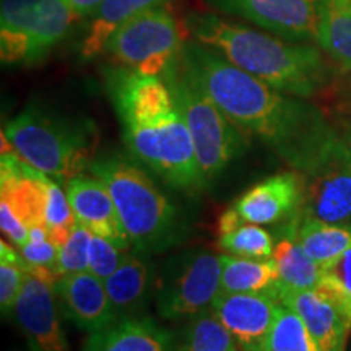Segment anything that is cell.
I'll list each match as a JSON object with an SVG mask.
<instances>
[{"instance_id": "8992f818", "label": "cell", "mask_w": 351, "mask_h": 351, "mask_svg": "<svg viewBox=\"0 0 351 351\" xmlns=\"http://www.w3.org/2000/svg\"><path fill=\"white\" fill-rule=\"evenodd\" d=\"M181 109L194 140L197 161L210 182L247 150L249 135L226 116L205 88L197 82L179 54L160 75Z\"/></svg>"}, {"instance_id": "4316f807", "label": "cell", "mask_w": 351, "mask_h": 351, "mask_svg": "<svg viewBox=\"0 0 351 351\" xmlns=\"http://www.w3.org/2000/svg\"><path fill=\"white\" fill-rule=\"evenodd\" d=\"M218 247L225 254L245 258H271L275 239L263 226L241 221L231 231L221 232Z\"/></svg>"}, {"instance_id": "7c38bea8", "label": "cell", "mask_w": 351, "mask_h": 351, "mask_svg": "<svg viewBox=\"0 0 351 351\" xmlns=\"http://www.w3.org/2000/svg\"><path fill=\"white\" fill-rule=\"evenodd\" d=\"M56 282L54 270L28 267L23 288L13 307L16 324L33 351H69L59 319Z\"/></svg>"}, {"instance_id": "8fae6325", "label": "cell", "mask_w": 351, "mask_h": 351, "mask_svg": "<svg viewBox=\"0 0 351 351\" xmlns=\"http://www.w3.org/2000/svg\"><path fill=\"white\" fill-rule=\"evenodd\" d=\"M223 15L243 19L295 43L317 44L326 0H205Z\"/></svg>"}, {"instance_id": "83f0119b", "label": "cell", "mask_w": 351, "mask_h": 351, "mask_svg": "<svg viewBox=\"0 0 351 351\" xmlns=\"http://www.w3.org/2000/svg\"><path fill=\"white\" fill-rule=\"evenodd\" d=\"M28 265L21 257L20 251H15L5 241L0 243V307L2 313H10L19 300L23 288Z\"/></svg>"}, {"instance_id": "ffe728a7", "label": "cell", "mask_w": 351, "mask_h": 351, "mask_svg": "<svg viewBox=\"0 0 351 351\" xmlns=\"http://www.w3.org/2000/svg\"><path fill=\"white\" fill-rule=\"evenodd\" d=\"M150 267L143 254L127 252L117 270L104 280L106 291L119 317L138 315L150 291Z\"/></svg>"}, {"instance_id": "d6986e66", "label": "cell", "mask_w": 351, "mask_h": 351, "mask_svg": "<svg viewBox=\"0 0 351 351\" xmlns=\"http://www.w3.org/2000/svg\"><path fill=\"white\" fill-rule=\"evenodd\" d=\"M173 0H103L90 19L78 41V54L83 60L101 56L106 43L125 21L148 8L168 5Z\"/></svg>"}, {"instance_id": "836d02e7", "label": "cell", "mask_w": 351, "mask_h": 351, "mask_svg": "<svg viewBox=\"0 0 351 351\" xmlns=\"http://www.w3.org/2000/svg\"><path fill=\"white\" fill-rule=\"evenodd\" d=\"M231 351H241V350H239V348H238V346H234V348H232V350H231Z\"/></svg>"}, {"instance_id": "484cf974", "label": "cell", "mask_w": 351, "mask_h": 351, "mask_svg": "<svg viewBox=\"0 0 351 351\" xmlns=\"http://www.w3.org/2000/svg\"><path fill=\"white\" fill-rule=\"evenodd\" d=\"M265 351H322L295 311L280 302Z\"/></svg>"}, {"instance_id": "5bb4252c", "label": "cell", "mask_w": 351, "mask_h": 351, "mask_svg": "<svg viewBox=\"0 0 351 351\" xmlns=\"http://www.w3.org/2000/svg\"><path fill=\"white\" fill-rule=\"evenodd\" d=\"M304 184L298 171L278 173L257 182L231 205L245 223L278 226L291 221L301 212Z\"/></svg>"}, {"instance_id": "9a60e30c", "label": "cell", "mask_w": 351, "mask_h": 351, "mask_svg": "<svg viewBox=\"0 0 351 351\" xmlns=\"http://www.w3.org/2000/svg\"><path fill=\"white\" fill-rule=\"evenodd\" d=\"M274 291L282 304L300 315L320 350L345 351L351 324L322 288L288 289L275 285Z\"/></svg>"}, {"instance_id": "9c48e42d", "label": "cell", "mask_w": 351, "mask_h": 351, "mask_svg": "<svg viewBox=\"0 0 351 351\" xmlns=\"http://www.w3.org/2000/svg\"><path fill=\"white\" fill-rule=\"evenodd\" d=\"M300 174L304 200L298 217L351 225V125L340 124L335 137Z\"/></svg>"}, {"instance_id": "4dcf8cb0", "label": "cell", "mask_w": 351, "mask_h": 351, "mask_svg": "<svg viewBox=\"0 0 351 351\" xmlns=\"http://www.w3.org/2000/svg\"><path fill=\"white\" fill-rule=\"evenodd\" d=\"M127 252H129V249L121 247V245H117L106 238L91 234L88 271L104 282L117 270V267L124 261Z\"/></svg>"}, {"instance_id": "44dd1931", "label": "cell", "mask_w": 351, "mask_h": 351, "mask_svg": "<svg viewBox=\"0 0 351 351\" xmlns=\"http://www.w3.org/2000/svg\"><path fill=\"white\" fill-rule=\"evenodd\" d=\"M271 258L278 270V287L314 289L322 285V267L307 256L298 243L293 219L280 228V239L275 243Z\"/></svg>"}, {"instance_id": "52a82bcc", "label": "cell", "mask_w": 351, "mask_h": 351, "mask_svg": "<svg viewBox=\"0 0 351 351\" xmlns=\"http://www.w3.org/2000/svg\"><path fill=\"white\" fill-rule=\"evenodd\" d=\"M78 16L65 0H2L0 57L13 65H33L56 49Z\"/></svg>"}, {"instance_id": "7402d4cb", "label": "cell", "mask_w": 351, "mask_h": 351, "mask_svg": "<svg viewBox=\"0 0 351 351\" xmlns=\"http://www.w3.org/2000/svg\"><path fill=\"white\" fill-rule=\"evenodd\" d=\"M298 243L320 267L327 265L351 249V225L293 218Z\"/></svg>"}, {"instance_id": "f1b7e54d", "label": "cell", "mask_w": 351, "mask_h": 351, "mask_svg": "<svg viewBox=\"0 0 351 351\" xmlns=\"http://www.w3.org/2000/svg\"><path fill=\"white\" fill-rule=\"evenodd\" d=\"M320 288L337 302L351 324V249L322 267Z\"/></svg>"}, {"instance_id": "30bf717a", "label": "cell", "mask_w": 351, "mask_h": 351, "mask_svg": "<svg viewBox=\"0 0 351 351\" xmlns=\"http://www.w3.org/2000/svg\"><path fill=\"white\" fill-rule=\"evenodd\" d=\"M221 293V254L199 247L169 258L156 291L158 314L191 319L212 307Z\"/></svg>"}, {"instance_id": "4fadbf2b", "label": "cell", "mask_w": 351, "mask_h": 351, "mask_svg": "<svg viewBox=\"0 0 351 351\" xmlns=\"http://www.w3.org/2000/svg\"><path fill=\"white\" fill-rule=\"evenodd\" d=\"M278 306L271 288L262 293H219L210 309L241 351H265Z\"/></svg>"}, {"instance_id": "603a6c76", "label": "cell", "mask_w": 351, "mask_h": 351, "mask_svg": "<svg viewBox=\"0 0 351 351\" xmlns=\"http://www.w3.org/2000/svg\"><path fill=\"white\" fill-rule=\"evenodd\" d=\"M278 282L274 258H245L221 254V293H262Z\"/></svg>"}, {"instance_id": "277c9868", "label": "cell", "mask_w": 351, "mask_h": 351, "mask_svg": "<svg viewBox=\"0 0 351 351\" xmlns=\"http://www.w3.org/2000/svg\"><path fill=\"white\" fill-rule=\"evenodd\" d=\"M90 173L104 182L122 226L140 254L160 252L178 243V212L147 173L119 153L96 156Z\"/></svg>"}, {"instance_id": "3957f363", "label": "cell", "mask_w": 351, "mask_h": 351, "mask_svg": "<svg viewBox=\"0 0 351 351\" xmlns=\"http://www.w3.org/2000/svg\"><path fill=\"white\" fill-rule=\"evenodd\" d=\"M184 26L234 67L283 93L314 98L333 80L326 52L314 43H295L226 20L218 13L192 12Z\"/></svg>"}, {"instance_id": "cb8c5ba5", "label": "cell", "mask_w": 351, "mask_h": 351, "mask_svg": "<svg viewBox=\"0 0 351 351\" xmlns=\"http://www.w3.org/2000/svg\"><path fill=\"white\" fill-rule=\"evenodd\" d=\"M317 46L332 62L351 70V0H326Z\"/></svg>"}, {"instance_id": "5b68a950", "label": "cell", "mask_w": 351, "mask_h": 351, "mask_svg": "<svg viewBox=\"0 0 351 351\" xmlns=\"http://www.w3.org/2000/svg\"><path fill=\"white\" fill-rule=\"evenodd\" d=\"M5 137L34 169L67 184L91 168L95 160V130L86 122L67 117L29 103L3 127Z\"/></svg>"}, {"instance_id": "f546056e", "label": "cell", "mask_w": 351, "mask_h": 351, "mask_svg": "<svg viewBox=\"0 0 351 351\" xmlns=\"http://www.w3.org/2000/svg\"><path fill=\"white\" fill-rule=\"evenodd\" d=\"M91 232L85 226L77 225L70 238L57 252L54 271L57 276L88 271V256H90Z\"/></svg>"}, {"instance_id": "7a4b0ae2", "label": "cell", "mask_w": 351, "mask_h": 351, "mask_svg": "<svg viewBox=\"0 0 351 351\" xmlns=\"http://www.w3.org/2000/svg\"><path fill=\"white\" fill-rule=\"evenodd\" d=\"M103 75L134 156L179 191H200L207 181L197 161L194 140L163 78L114 64Z\"/></svg>"}, {"instance_id": "ba28073f", "label": "cell", "mask_w": 351, "mask_h": 351, "mask_svg": "<svg viewBox=\"0 0 351 351\" xmlns=\"http://www.w3.org/2000/svg\"><path fill=\"white\" fill-rule=\"evenodd\" d=\"M187 38L168 5L148 8L117 28L103 54L114 65L147 75H161L181 54Z\"/></svg>"}, {"instance_id": "d6a6232c", "label": "cell", "mask_w": 351, "mask_h": 351, "mask_svg": "<svg viewBox=\"0 0 351 351\" xmlns=\"http://www.w3.org/2000/svg\"><path fill=\"white\" fill-rule=\"evenodd\" d=\"M65 2L69 3V7L78 16V20H86L93 15L103 0H65Z\"/></svg>"}, {"instance_id": "e0dca14e", "label": "cell", "mask_w": 351, "mask_h": 351, "mask_svg": "<svg viewBox=\"0 0 351 351\" xmlns=\"http://www.w3.org/2000/svg\"><path fill=\"white\" fill-rule=\"evenodd\" d=\"M65 192L78 225L121 247H130L132 243L122 226L116 204L99 178L95 174L77 176L65 184Z\"/></svg>"}, {"instance_id": "2e32d148", "label": "cell", "mask_w": 351, "mask_h": 351, "mask_svg": "<svg viewBox=\"0 0 351 351\" xmlns=\"http://www.w3.org/2000/svg\"><path fill=\"white\" fill-rule=\"evenodd\" d=\"M56 291L65 317L80 330H101L119 319L106 285L90 271L57 276Z\"/></svg>"}, {"instance_id": "6da1fadb", "label": "cell", "mask_w": 351, "mask_h": 351, "mask_svg": "<svg viewBox=\"0 0 351 351\" xmlns=\"http://www.w3.org/2000/svg\"><path fill=\"white\" fill-rule=\"evenodd\" d=\"M181 57L244 134L261 140L298 173L309 168L340 129L309 99L265 85L195 39H187Z\"/></svg>"}, {"instance_id": "1f68e13d", "label": "cell", "mask_w": 351, "mask_h": 351, "mask_svg": "<svg viewBox=\"0 0 351 351\" xmlns=\"http://www.w3.org/2000/svg\"><path fill=\"white\" fill-rule=\"evenodd\" d=\"M26 265L32 269H49L54 270L57 262V245L51 239L32 241L28 239L26 244L19 249ZM56 274V271H54Z\"/></svg>"}, {"instance_id": "ac0fdd59", "label": "cell", "mask_w": 351, "mask_h": 351, "mask_svg": "<svg viewBox=\"0 0 351 351\" xmlns=\"http://www.w3.org/2000/svg\"><path fill=\"white\" fill-rule=\"evenodd\" d=\"M173 348L171 333L163 330L155 320L130 315L91 332L82 351H173Z\"/></svg>"}, {"instance_id": "d4e9b609", "label": "cell", "mask_w": 351, "mask_h": 351, "mask_svg": "<svg viewBox=\"0 0 351 351\" xmlns=\"http://www.w3.org/2000/svg\"><path fill=\"white\" fill-rule=\"evenodd\" d=\"M231 335L217 319L212 309L194 315L179 333L173 351H231Z\"/></svg>"}]
</instances>
